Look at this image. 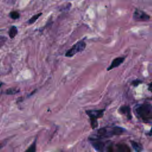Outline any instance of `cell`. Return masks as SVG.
I'll return each mask as SVG.
<instances>
[{"instance_id":"1","label":"cell","mask_w":152,"mask_h":152,"mask_svg":"<svg viewBox=\"0 0 152 152\" xmlns=\"http://www.w3.org/2000/svg\"><path fill=\"white\" fill-rule=\"evenodd\" d=\"M125 129L121 126L116 125L106 126L98 129L96 133L92 134L89 137L104 139L110 138L116 135H120L124 133Z\"/></svg>"},{"instance_id":"2","label":"cell","mask_w":152,"mask_h":152,"mask_svg":"<svg viewBox=\"0 0 152 152\" xmlns=\"http://www.w3.org/2000/svg\"><path fill=\"white\" fill-rule=\"evenodd\" d=\"M135 112L143 122L152 123V105L150 103H144L137 104L135 107Z\"/></svg>"},{"instance_id":"3","label":"cell","mask_w":152,"mask_h":152,"mask_svg":"<svg viewBox=\"0 0 152 152\" xmlns=\"http://www.w3.org/2000/svg\"><path fill=\"white\" fill-rule=\"evenodd\" d=\"M105 109L98 110H87L86 111V114L90 118V125L92 129H96L98 126L97 119L101 118L104 115Z\"/></svg>"},{"instance_id":"4","label":"cell","mask_w":152,"mask_h":152,"mask_svg":"<svg viewBox=\"0 0 152 152\" xmlns=\"http://www.w3.org/2000/svg\"><path fill=\"white\" fill-rule=\"evenodd\" d=\"M88 140L93 147L97 152H107V147L110 141H104L103 139L88 137Z\"/></svg>"},{"instance_id":"5","label":"cell","mask_w":152,"mask_h":152,"mask_svg":"<svg viewBox=\"0 0 152 152\" xmlns=\"http://www.w3.org/2000/svg\"><path fill=\"white\" fill-rule=\"evenodd\" d=\"M107 152H131L130 147L125 143L115 144L110 141L107 149Z\"/></svg>"},{"instance_id":"6","label":"cell","mask_w":152,"mask_h":152,"mask_svg":"<svg viewBox=\"0 0 152 152\" xmlns=\"http://www.w3.org/2000/svg\"><path fill=\"white\" fill-rule=\"evenodd\" d=\"M86 47V43L83 40H81L75 44H74L69 49L67 50L65 53V56L66 57H72L75 55L77 53L83 51Z\"/></svg>"},{"instance_id":"7","label":"cell","mask_w":152,"mask_h":152,"mask_svg":"<svg viewBox=\"0 0 152 152\" xmlns=\"http://www.w3.org/2000/svg\"><path fill=\"white\" fill-rule=\"evenodd\" d=\"M133 18L138 21H147L150 19V16L140 9H135L133 13Z\"/></svg>"},{"instance_id":"8","label":"cell","mask_w":152,"mask_h":152,"mask_svg":"<svg viewBox=\"0 0 152 152\" xmlns=\"http://www.w3.org/2000/svg\"><path fill=\"white\" fill-rule=\"evenodd\" d=\"M125 57H124V56H119V57H117V58H115L112 61L110 65L107 67V71H110L115 68L118 67L123 63V62L125 61Z\"/></svg>"},{"instance_id":"9","label":"cell","mask_w":152,"mask_h":152,"mask_svg":"<svg viewBox=\"0 0 152 152\" xmlns=\"http://www.w3.org/2000/svg\"><path fill=\"white\" fill-rule=\"evenodd\" d=\"M118 111L121 114L125 115L128 120H131L132 119V114H131V108L129 106L122 105L119 108Z\"/></svg>"},{"instance_id":"10","label":"cell","mask_w":152,"mask_h":152,"mask_svg":"<svg viewBox=\"0 0 152 152\" xmlns=\"http://www.w3.org/2000/svg\"><path fill=\"white\" fill-rule=\"evenodd\" d=\"M130 142H131L132 147L136 152H141L142 151V150H143L142 145L140 142H138L133 141V140L130 141Z\"/></svg>"},{"instance_id":"11","label":"cell","mask_w":152,"mask_h":152,"mask_svg":"<svg viewBox=\"0 0 152 152\" xmlns=\"http://www.w3.org/2000/svg\"><path fill=\"white\" fill-rule=\"evenodd\" d=\"M17 33H18V30H17V27L14 26H11L8 31V35H9L11 39L15 37V36L17 34Z\"/></svg>"},{"instance_id":"12","label":"cell","mask_w":152,"mask_h":152,"mask_svg":"<svg viewBox=\"0 0 152 152\" xmlns=\"http://www.w3.org/2000/svg\"><path fill=\"white\" fill-rule=\"evenodd\" d=\"M24 152H36V138L33 141L31 144L24 151Z\"/></svg>"},{"instance_id":"13","label":"cell","mask_w":152,"mask_h":152,"mask_svg":"<svg viewBox=\"0 0 152 152\" xmlns=\"http://www.w3.org/2000/svg\"><path fill=\"white\" fill-rule=\"evenodd\" d=\"M42 14V12H39V13H38V14H37L34 15L31 18H30L28 20L27 23L29 24H33L34 23H35V22L37 21V20L39 18V17H40Z\"/></svg>"},{"instance_id":"14","label":"cell","mask_w":152,"mask_h":152,"mask_svg":"<svg viewBox=\"0 0 152 152\" xmlns=\"http://www.w3.org/2000/svg\"><path fill=\"white\" fill-rule=\"evenodd\" d=\"M9 16L11 18H12L13 20H16L20 17V13L15 11H11L9 14Z\"/></svg>"},{"instance_id":"15","label":"cell","mask_w":152,"mask_h":152,"mask_svg":"<svg viewBox=\"0 0 152 152\" xmlns=\"http://www.w3.org/2000/svg\"><path fill=\"white\" fill-rule=\"evenodd\" d=\"M19 92V90H17L14 88H10L7 89L5 91V93L7 94H15Z\"/></svg>"},{"instance_id":"16","label":"cell","mask_w":152,"mask_h":152,"mask_svg":"<svg viewBox=\"0 0 152 152\" xmlns=\"http://www.w3.org/2000/svg\"><path fill=\"white\" fill-rule=\"evenodd\" d=\"M7 41V37L5 36L0 35V49L3 46Z\"/></svg>"},{"instance_id":"17","label":"cell","mask_w":152,"mask_h":152,"mask_svg":"<svg viewBox=\"0 0 152 152\" xmlns=\"http://www.w3.org/2000/svg\"><path fill=\"white\" fill-rule=\"evenodd\" d=\"M142 83V81L139 80V79H136V80H133L132 82H131V84L134 86V87H137L138 85H140V84Z\"/></svg>"},{"instance_id":"18","label":"cell","mask_w":152,"mask_h":152,"mask_svg":"<svg viewBox=\"0 0 152 152\" xmlns=\"http://www.w3.org/2000/svg\"><path fill=\"white\" fill-rule=\"evenodd\" d=\"M71 6V3H68L67 4H66L64 6V7H62V9H61V11H67L69 10L70 7Z\"/></svg>"},{"instance_id":"19","label":"cell","mask_w":152,"mask_h":152,"mask_svg":"<svg viewBox=\"0 0 152 152\" xmlns=\"http://www.w3.org/2000/svg\"><path fill=\"white\" fill-rule=\"evenodd\" d=\"M148 90L152 92V82H151V83H150L148 84Z\"/></svg>"},{"instance_id":"20","label":"cell","mask_w":152,"mask_h":152,"mask_svg":"<svg viewBox=\"0 0 152 152\" xmlns=\"http://www.w3.org/2000/svg\"><path fill=\"white\" fill-rule=\"evenodd\" d=\"M147 135L149 136H152V127L151 128V129H150V131L148 132V133L147 134Z\"/></svg>"},{"instance_id":"21","label":"cell","mask_w":152,"mask_h":152,"mask_svg":"<svg viewBox=\"0 0 152 152\" xmlns=\"http://www.w3.org/2000/svg\"><path fill=\"white\" fill-rule=\"evenodd\" d=\"M3 84V83H0V88H1V87L2 86V85Z\"/></svg>"}]
</instances>
